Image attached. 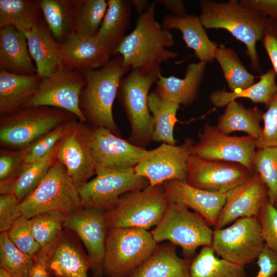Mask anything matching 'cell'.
Segmentation results:
<instances>
[{
	"label": "cell",
	"mask_w": 277,
	"mask_h": 277,
	"mask_svg": "<svg viewBox=\"0 0 277 277\" xmlns=\"http://www.w3.org/2000/svg\"><path fill=\"white\" fill-rule=\"evenodd\" d=\"M266 108L263 115L262 135L255 142L257 148L277 146V94Z\"/></svg>",
	"instance_id": "46"
},
{
	"label": "cell",
	"mask_w": 277,
	"mask_h": 277,
	"mask_svg": "<svg viewBox=\"0 0 277 277\" xmlns=\"http://www.w3.org/2000/svg\"><path fill=\"white\" fill-rule=\"evenodd\" d=\"M276 78L275 71L273 69H270L259 77L258 82L241 91L214 90L209 95V101L214 106L221 107L236 99L246 98L254 103L264 104L267 107L277 94Z\"/></svg>",
	"instance_id": "31"
},
{
	"label": "cell",
	"mask_w": 277,
	"mask_h": 277,
	"mask_svg": "<svg viewBox=\"0 0 277 277\" xmlns=\"http://www.w3.org/2000/svg\"><path fill=\"white\" fill-rule=\"evenodd\" d=\"M62 44V66L83 72L99 69L110 57L96 36L70 34Z\"/></svg>",
	"instance_id": "22"
},
{
	"label": "cell",
	"mask_w": 277,
	"mask_h": 277,
	"mask_svg": "<svg viewBox=\"0 0 277 277\" xmlns=\"http://www.w3.org/2000/svg\"><path fill=\"white\" fill-rule=\"evenodd\" d=\"M180 105L175 102L164 99L155 91L148 96V107L153 119L152 141L176 145L173 129L176 123L177 111Z\"/></svg>",
	"instance_id": "32"
},
{
	"label": "cell",
	"mask_w": 277,
	"mask_h": 277,
	"mask_svg": "<svg viewBox=\"0 0 277 277\" xmlns=\"http://www.w3.org/2000/svg\"><path fill=\"white\" fill-rule=\"evenodd\" d=\"M263 113L256 107L247 108L242 103L233 101L226 106L224 112L218 116L215 126L226 134L242 131L258 140L262 135L260 123Z\"/></svg>",
	"instance_id": "30"
},
{
	"label": "cell",
	"mask_w": 277,
	"mask_h": 277,
	"mask_svg": "<svg viewBox=\"0 0 277 277\" xmlns=\"http://www.w3.org/2000/svg\"><path fill=\"white\" fill-rule=\"evenodd\" d=\"M153 2L155 4L159 3L163 5L175 16L183 17L188 14L185 3L182 0H155Z\"/></svg>",
	"instance_id": "52"
},
{
	"label": "cell",
	"mask_w": 277,
	"mask_h": 277,
	"mask_svg": "<svg viewBox=\"0 0 277 277\" xmlns=\"http://www.w3.org/2000/svg\"><path fill=\"white\" fill-rule=\"evenodd\" d=\"M239 2L266 17L277 19V0H239Z\"/></svg>",
	"instance_id": "50"
},
{
	"label": "cell",
	"mask_w": 277,
	"mask_h": 277,
	"mask_svg": "<svg viewBox=\"0 0 277 277\" xmlns=\"http://www.w3.org/2000/svg\"><path fill=\"white\" fill-rule=\"evenodd\" d=\"M252 165L267 188L269 202L274 205L277 201V146L257 148Z\"/></svg>",
	"instance_id": "41"
},
{
	"label": "cell",
	"mask_w": 277,
	"mask_h": 277,
	"mask_svg": "<svg viewBox=\"0 0 277 277\" xmlns=\"http://www.w3.org/2000/svg\"><path fill=\"white\" fill-rule=\"evenodd\" d=\"M92 130V147L96 167L123 170L134 168L148 150L135 146L103 127Z\"/></svg>",
	"instance_id": "18"
},
{
	"label": "cell",
	"mask_w": 277,
	"mask_h": 277,
	"mask_svg": "<svg viewBox=\"0 0 277 277\" xmlns=\"http://www.w3.org/2000/svg\"><path fill=\"white\" fill-rule=\"evenodd\" d=\"M73 32L83 36H95L108 8L105 0H74Z\"/></svg>",
	"instance_id": "37"
},
{
	"label": "cell",
	"mask_w": 277,
	"mask_h": 277,
	"mask_svg": "<svg viewBox=\"0 0 277 277\" xmlns=\"http://www.w3.org/2000/svg\"><path fill=\"white\" fill-rule=\"evenodd\" d=\"M85 85L86 80L82 73L61 66L41 80L25 108H56L72 114L78 121L85 123L87 120L80 106L81 95Z\"/></svg>",
	"instance_id": "12"
},
{
	"label": "cell",
	"mask_w": 277,
	"mask_h": 277,
	"mask_svg": "<svg viewBox=\"0 0 277 277\" xmlns=\"http://www.w3.org/2000/svg\"><path fill=\"white\" fill-rule=\"evenodd\" d=\"M20 205L22 215L28 219L49 211L68 215L83 207L78 188L57 159L42 181Z\"/></svg>",
	"instance_id": "7"
},
{
	"label": "cell",
	"mask_w": 277,
	"mask_h": 277,
	"mask_svg": "<svg viewBox=\"0 0 277 277\" xmlns=\"http://www.w3.org/2000/svg\"><path fill=\"white\" fill-rule=\"evenodd\" d=\"M22 31L39 77H48L62 66V44L53 37L45 23L39 21L30 29Z\"/></svg>",
	"instance_id": "23"
},
{
	"label": "cell",
	"mask_w": 277,
	"mask_h": 277,
	"mask_svg": "<svg viewBox=\"0 0 277 277\" xmlns=\"http://www.w3.org/2000/svg\"><path fill=\"white\" fill-rule=\"evenodd\" d=\"M259 270L254 277H273L277 272V253L265 246L257 259Z\"/></svg>",
	"instance_id": "49"
},
{
	"label": "cell",
	"mask_w": 277,
	"mask_h": 277,
	"mask_svg": "<svg viewBox=\"0 0 277 277\" xmlns=\"http://www.w3.org/2000/svg\"><path fill=\"white\" fill-rule=\"evenodd\" d=\"M130 70L124 65L122 56L117 54L103 67L82 73L86 85L80 106L87 121L107 128L118 136L120 131L113 118L112 107L121 80Z\"/></svg>",
	"instance_id": "3"
},
{
	"label": "cell",
	"mask_w": 277,
	"mask_h": 277,
	"mask_svg": "<svg viewBox=\"0 0 277 277\" xmlns=\"http://www.w3.org/2000/svg\"><path fill=\"white\" fill-rule=\"evenodd\" d=\"M21 202L12 193L0 196V231L7 232L22 216Z\"/></svg>",
	"instance_id": "47"
},
{
	"label": "cell",
	"mask_w": 277,
	"mask_h": 277,
	"mask_svg": "<svg viewBox=\"0 0 277 277\" xmlns=\"http://www.w3.org/2000/svg\"><path fill=\"white\" fill-rule=\"evenodd\" d=\"M261 41L277 77V19L266 17Z\"/></svg>",
	"instance_id": "48"
},
{
	"label": "cell",
	"mask_w": 277,
	"mask_h": 277,
	"mask_svg": "<svg viewBox=\"0 0 277 277\" xmlns=\"http://www.w3.org/2000/svg\"><path fill=\"white\" fill-rule=\"evenodd\" d=\"M199 16L204 28L224 29L230 33L245 45L251 69L261 73L256 43L261 39L267 17L238 0H201Z\"/></svg>",
	"instance_id": "1"
},
{
	"label": "cell",
	"mask_w": 277,
	"mask_h": 277,
	"mask_svg": "<svg viewBox=\"0 0 277 277\" xmlns=\"http://www.w3.org/2000/svg\"><path fill=\"white\" fill-rule=\"evenodd\" d=\"M136 13L139 15L143 14L150 6L152 3L148 0H130Z\"/></svg>",
	"instance_id": "53"
},
{
	"label": "cell",
	"mask_w": 277,
	"mask_h": 277,
	"mask_svg": "<svg viewBox=\"0 0 277 277\" xmlns=\"http://www.w3.org/2000/svg\"><path fill=\"white\" fill-rule=\"evenodd\" d=\"M176 246L169 242L157 244L150 256L129 277H190L192 259L179 257Z\"/></svg>",
	"instance_id": "28"
},
{
	"label": "cell",
	"mask_w": 277,
	"mask_h": 277,
	"mask_svg": "<svg viewBox=\"0 0 277 277\" xmlns=\"http://www.w3.org/2000/svg\"><path fill=\"white\" fill-rule=\"evenodd\" d=\"M29 146L14 150L1 149L0 193H12L13 183L25 165Z\"/></svg>",
	"instance_id": "42"
},
{
	"label": "cell",
	"mask_w": 277,
	"mask_h": 277,
	"mask_svg": "<svg viewBox=\"0 0 277 277\" xmlns=\"http://www.w3.org/2000/svg\"><path fill=\"white\" fill-rule=\"evenodd\" d=\"M65 228L73 231L84 245L94 277H103L105 243L108 230L106 211L83 207L66 215Z\"/></svg>",
	"instance_id": "17"
},
{
	"label": "cell",
	"mask_w": 277,
	"mask_h": 277,
	"mask_svg": "<svg viewBox=\"0 0 277 277\" xmlns=\"http://www.w3.org/2000/svg\"><path fill=\"white\" fill-rule=\"evenodd\" d=\"M273 277H277V276H273Z\"/></svg>",
	"instance_id": "56"
},
{
	"label": "cell",
	"mask_w": 277,
	"mask_h": 277,
	"mask_svg": "<svg viewBox=\"0 0 277 277\" xmlns=\"http://www.w3.org/2000/svg\"><path fill=\"white\" fill-rule=\"evenodd\" d=\"M56 159L65 167L77 188L96 174L92 130L85 123L76 122L74 118L69 122L57 146Z\"/></svg>",
	"instance_id": "13"
},
{
	"label": "cell",
	"mask_w": 277,
	"mask_h": 277,
	"mask_svg": "<svg viewBox=\"0 0 277 277\" xmlns=\"http://www.w3.org/2000/svg\"><path fill=\"white\" fill-rule=\"evenodd\" d=\"M194 143L187 138L180 145L162 143L148 152L134 167L137 174L146 177L150 186L163 185L170 180L186 182L187 163Z\"/></svg>",
	"instance_id": "16"
},
{
	"label": "cell",
	"mask_w": 277,
	"mask_h": 277,
	"mask_svg": "<svg viewBox=\"0 0 277 277\" xmlns=\"http://www.w3.org/2000/svg\"><path fill=\"white\" fill-rule=\"evenodd\" d=\"M57 146L46 157L31 163L25 164L12 187V193L20 202L28 196L45 177L56 160Z\"/></svg>",
	"instance_id": "39"
},
{
	"label": "cell",
	"mask_w": 277,
	"mask_h": 277,
	"mask_svg": "<svg viewBox=\"0 0 277 277\" xmlns=\"http://www.w3.org/2000/svg\"><path fill=\"white\" fill-rule=\"evenodd\" d=\"M169 202L182 204L200 214L210 226L216 225L226 200V193L212 192L173 180L163 184Z\"/></svg>",
	"instance_id": "21"
},
{
	"label": "cell",
	"mask_w": 277,
	"mask_h": 277,
	"mask_svg": "<svg viewBox=\"0 0 277 277\" xmlns=\"http://www.w3.org/2000/svg\"><path fill=\"white\" fill-rule=\"evenodd\" d=\"M258 217L265 245L277 253V208L268 200Z\"/></svg>",
	"instance_id": "45"
},
{
	"label": "cell",
	"mask_w": 277,
	"mask_h": 277,
	"mask_svg": "<svg viewBox=\"0 0 277 277\" xmlns=\"http://www.w3.org/2000/svg\"><path fill=\"white\" fill-rule=\"evenodd\" d=\"M155 5L152 2L148 10L138 16L135 28L125 35L117 49L124 65L131 70L150 69L177 55L167 49L175 41L169 30L156 21Z\"/></svg>",
	"instance_id": "2"
},
{
	"label": "cell",
	"mask_w": 277,
	"mask_h": 277,
	"mask_svg": "<svg viewBox=\"0 0 277 277\" xmlns=\"http://www.w3.org/2000/svg\"><path fill=\"white\" fill-rule=\"evenodd\" d=\"M96 177L78 188L82 205L107 211L117 205L122 195L150 185L134 168L116 170L96 167Z\"/></svg>",
	"instance_id": "10"
},
{
	"label": "cell",
	"mask_w": 277,
	"mask_h": 277,
	"mask_svg": "<svg viewBox=\"0 0 277 277\" xmlns=\"http://www.w3.org/2000/svg\"><path fill=\"white\" fill-rule=\"evenodd\" d=\"M255 142L252 136H230L216 126L206 124L199 133V141L193 145L191 154L208 160L236 163L253 170Z\"/></svg>",
	"instance_id": "15"
},
{
	"label": "cell",
	"mask_w": 277,
	"mask_h": 277,
	"mask_svg": "<svg viewBox=\"0 0 277 277\" xmlns=\"http://www.w3.org/2000/svg\"><path fill=\"white\" fill-rule=\"evenodd\" d=\"M75 117L60 109L46 106L26 108L1 117V144L9 148H25L59 125Z\"/></svg>",
	"instance_id": "9"
},
{
	"label": "cell",
	"mask_w": 277,
	"mask_h": 277,
	"mask_svg": "<svg viewBox=\"0 0 277 277\" xmlns=\"http://www.w3.org/2000/svg\"><path fill=\"white\" fill-rule=\"evenodd\" d=\"M267 200V188L255 172L246 182L226 193L214 229L223 228L241 217H258Z\"/></svg>",
	"instance_id": "19"
},
{
	"label": "cell",
	"mask_w": 277,
	"mask_h": 277,
	"mask_svg": "<svg viewBox=\"0 0 277 277\" xmlns=\"http://www.w3.org/2000/svg\"><path fill=\"white\" fill-rule=\"evenodd\" d=\"M157 243L151 232L135 228H108L103 261L106 277H129L152 254Z\"/></svg>",
	"instance_id": "5"
},
{
	"label": "cell",
	"mask_w": 277,
	"mask_h": 277,
	"mask_svg": "<svg viewBox=\"0 0 277 277\" xmlns=\"http://www.w3.org/2000/svg\"><path fill=\"white\" fill-rule=\"evenodd\" d=\"M162 27L169 30H180L186 46L192 49L200 61L211 63L217 48L210 40L199 16L188 14L183 17L167 14L164 17Z\"/></svg>",
	"instance_id": "27"
},
{
	"label": "cell",
	"mask_w": 277,
	"mask_h": 277,
	"mask_svg": "<svg viewBox=\"0 0 277 277\" xmlns=\"http://www.w3.org/2000/svg\"><path fill=\"white\" fill-rule=\"evenodd\" d=\"M214 60L218 62L231 92L241 91L255 83L256 76L247 70L232 48L223 44L217 46Z\"/></svg>",
	"instance_id": "36"
},
{
	"label": "cell",
	"mask_w": 277,
	"mask_h": 277,
	"mask_svg": "<svg viewBox=\"0 0 277 277\" xmlns=\"http://www.w3.org/2000/svg\"><path fill=\"white\" fill-rule=\"evenodd\" d=\"M274 206L276 208H277V201H276V203L274 204Z\"/></svg>",
	"instance_id": "55"
},
{
	"label": "cell",
	"mask_w": 277,
	"mask_h": 277,
	"mask_svg": "<svg viewBox=\"0 0 277 277\" xmlns=\"http://www.w3.org/2000/svg\"><path fill=\"white\" fill-rule=\"evenodd\" d=\"M189 271L190 277H248L244 266L216 257L211 246L202 247Z\"/></svg>",
	"instance_id": "33"
},
{
	"label": "cell",
	"mask_w": 277,
	"mask_h": 277,
	"mask_svg": "<svg viewBox=\"0 0 277 277\" xmlns=\"http://www.w3.org/2000/svg\"><path fill=\"white\" fill-rule=\"evenodd\" d=\"M11 242L24 253L35 258L42 248L33 238L29 219L22 215L7 231Z\"/></svg>",
	"instance_id": "44"
},
{
	"label": "cell",
	"mask_w": 277,
	"mask_h": 277,
	"mask_svg": "<svg viewBox=\"0 0 277 277\" xmlns=\"http://www.w3.org/2000/svg\"><path fill=\"white\" fill-rule=\"evenodd\" d=\"M255 172L233 162L208 160L191 154L186 183L200 189L226 193L249 180Z\"/></svg>",
	"instance_id": "14"
},
{
	"label": "cell",
	"mask_w": 277,
	"mask_h": 277,
	"mask_svg": "<svg viewBox=\"0 0 277 277\" xmlns=\"http://www.w3.org/2000/svg\"><path fill=\"white\" fill-rule=\"evenodd\" d=\"M210 226L198 213L169 202L164 216L151 233L157 243L167 241L179 246L185 258L191 259L199 247L211 246L213 230Z\"/></svg>",
	"instance_id": "6"
},
{
	"label": "cell",
	"mask_w": 277,
	"mask_h": 277,
	"mask_svg": "<svg viewBox=\"0 0 277 277\" xmlns=\"http://www.w3.org/2000/svg\"><path fill=\"white\" fill-rule=\"evenodd\" d=\"M41 13L40 1L0 0V28L12 26L29 30L41 21Z\"/></svg>",
	"instance_id": "35"
},
{
	"label": "cell",
	"mask_w": 277,
	"mask_h": 277,
	"mask_svg": "<svg viewBox=\"0 0 277 277\" xmlns=\"http://www.w3.org/2000/svg\"><path fill=\"white\" fill-rule=\"evenodd\" d=\"M76 234L65 228L48 253L50 277H88L91 264Z\"/></svg>",
	"instance_id": "20"
},
{
	"label": "cell",
	"mask_w": 277,
	"mask_h": 277,
	"mask_svg": "<svg viewBox=\"0 0 277 277\" xmlns=\"http://www.w3.org/2000/svg\"><path fill=\"white\" fill-rule=\"evenodd\" d=\"M108 8L96 35L109 57L117 49L130 24L132 6L130 0H108Z\"/></svg>",
	"instance_id": "29"
},
{
	"label": "cell",
	"mask_w": 277,
	"mask_h": 277,
	"mask_svg": "<svg viewBox=\"0 0 277 277\" xmlns=\"http://www.w3.org/2000/svg\"><path fill=\"white\" fill-rule=\"evenodd\" d=\"M70 121L59 125L29 145L25 164L41 160L54 150L64 135Z\"/></svg>",
	"instance_id": "43"
},
{
	"label": "cell",
	"mask_w": 277,
	"mask_h": 277,
	"mask_svg": "<svg viewBox=\"0 0 277 277\" xmlns=\"http://www.w3.org/2000/svg\"><path fill=\"white\" fill-rule=\"evenodd\" d=\"M265 246L258 217H241L226 228L213 230L211 247L215 253L236 264L252 263Z\"/></svg>",
	"instance_id": "11"
},
{
	"label": "cell",
	"mask_w": 277,
	"mask_h": 277,
	"mask_svg": "<svg viewBox=\"0 0 277 277\" xmlns=\"http://www.w3.org/2000/svg\"><path fill=\"white\" fill-rule=\"evenodd\" d=\"M34 258L17 248L7 232L0 234V268L13 277H29L34 267Z\"/></svg>",
	"instance_id": "40"
},
{
	"label": "cell",
	"mask_w": 277,
	"mask_h": 277,
	"mask_svg": "<svg viewBox=\"0 0 277 277\" xmlns=\"http://www.w3.org/2000/svg\"><path fill=\"white\" fill-rule=\"evenodd\" d=\"M40 6L51 34L62 43L73 31L74 0H41Z\"/></svg>",
	"instance_id": "34"
},
{
	"label": "cell",
	"mask_w": 277,
	"mask_h": 277,
	"mask_svg": "<svg viewBox=\"0 0 277 277\" xmlns=\"http://www.w3.org/2000/svg\"><path fill=\"white\" fill-rule=\"evenodd\" d=\"M0 70L24 75L36 73L24 33L12 26L0 28Z\"/></svg>",
	"instance_id": "25"
},
{
	"label": "cell",
	"mask_w": 277,
	"mask_h": 277,
	"mask_svg": "<svg viewBox=\"0 0 277 277\" xmlns=\"http://www.w3.org/2000/svg\"><path fill=\"white\" fill-rule=\"evenodd\" d=\"M207 64L203 61L189 64L183 78L173 75L165 77L160 73L154 91L167 100L185 107L190 105L198 96Z\"/></svg>",
	"instance_id": "24"
},
{
	"label": "cell",
	"mask_w": 277,
	"mask_h": 277,
	"mask_svg": "<svg viewBox=\"0 0 277 277\" xmlns=\"http://www.w3.org/2000/svg\"><path fill=\"white\" fill-rule=\"evenodd\" d=\"M48 251L41 250L34 258L35 263L29 277H50L47 268Z\"/></svg>",
	"instance_id": "51"
},
{
	"label": "cell",
	"mask_w": 277,
	"mask_h": 277,
	"mask_svg": "<svg viewBox=\"0 0 277 277\" xmlns=\"http://www.w3.org/2000/svg\"><path fill=\"white\" fill-rule=\"evenodd\" d=\"M160 73V65L148 70L132 69L120 83L117 96L131 129L128 141L138 147L145 148L152 141L153 119L148 107V96Z\"/></svg>",
	"instance_id": "4"
},
{
	"label": "cell",
	"mask_w": 277,
	"mask_h": 277,
	"mask_svg": "<svg viewBox=\"0 0 277 277\" xmlns=\"http://www.w3.org/2000/svg\"><path fill=\"white\" fill-rule=\"evenodd\" d=\"M0 277H13L0 268Z\"/></svg>",
	"instance_id": "54"
},
{
	"label": "cell",
	"mask_w": 277,
	"mask_h": 277,
	"mask_svg": "<svg viewBox=\"0 0 277 277\" xmlns=\"http://www.w3.org/2000/svg\"><path fill=\"white\" fill-rule=\"evenodd\" d=\"M42 78L36 73L24 75L0 70V115L15 113L25 108Z\"/></svg>",
	"instance_id": "26"
},
{
	"label": "cell",
	"mask_w": 277,
	"mask_h": 277,
	"mask_svg": "<svg viewBox=\"0 0 277 277\" xmlns=\"http://www.w3.org/2000/svg\"><path fill=\"white\" fill-rule=\"evenodd\" d=\"M168 204L163 185L128 192L122 195L115 207L106 211L107 227L148 230L160 222Z\"/></svg>",
	"instance_id": "8"
},
{
	"label": "cell",
	"mask_w": 277,
	"mask_h": 277,
	"mask_svg": "<svg viewBox=\"0 0 277 277\" xmlns=\"http://www.w3.org/2000/svg\"><path fill=\"white\" fill-rule=\"evenodd\" d=\"M66 215L56 211L39 213L29 219L31 233L42 250L49 251L65 229Z\"/></svg>",
	"instance_id": "38"
},
{
	"label": "cell",
	"mask_w": 277,
	"mask_h": 277,
	"mask_svg": "<svg viewBox=\"0 0 277 277\" xmlns=\"http://www.w3.org/2000/svg\"><path fill=\"white\" fill-rule=\"evenodd\" d=\"M93 277H94V276H93Z\"/></svg>",
	"instance_id": "57"
}]
</instances>
